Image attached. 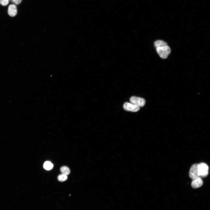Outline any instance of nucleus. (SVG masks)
<instances>
[{
  "instance_id": "nucleus-1",
  "label": "nucleus",
  "mask_w": 210,
  "mask_h": 210,
  "mask_svg": "<svg viewBox=\"0 0 210 210\" xmlns=\"http://www.w3.org/2000/svg\"><path fill=\"white\" fill-rule=\"evenodd\" d=\"M157 53L162 58L166 59L171 52V49L168 45L156 48Z\"/></svg>"
},
{
  "instance_id": "nucleus-2",
  "label": "nucleus",
  "mask_w": 210,
  "mask_h": 210,
  "mask_svg": "<svg viewBox=\"0 0 210 210\" xmlns=\"http://www.w3.org/2000/svg\"><path fill=\"white\" fill-rule=\"evenodd\" d=\"M198 173L200 177H205L208 174L209 167L206 163L202 162L198 164Z\"/></svg>"
},
{
  "instance_id": "nucleus-3",
  "label": "nucleus",
  "mask_w": 210,
  "mask_h": 210,
  "mask_svg": "<svg viewBox=\"0 0 210 210\" xmlns=\"http://www.w3.org/2000/svg\"><path fill=\"white\" fill-rule=\"evenodd\" d=\"M131 103L134 104L139 107H143L145 104V100L142 98L133 97L130 99Z\"/></svg>"
},
{
  "instance_id": "nucleus-4",
  "label": "nucleus",
  "mask_w": 210,
  "mask_h": 210,
  "mask_svg": "<svg viewBox=\"0 0 210 210\" xmlns=\"http://www.w3.org/2000/svg\"><path fill=\"white\" fill-rule=\"evenodd\" d=\"M198 164L193 165L191 167L189 172L190 177L194 179L199 177L198 173Z\"/></svg>"
},
{
  "instance_id": "nucleus-5",
  "label": "nucleus",
  "mask_w": 210,
  "mask_h": 210,
  "mask_svg": "<svg viewBox=\"0 0 210 210\" xmlns=\"http://www.w3.org/2000/svg\"><path fill=\"white\" fill-rule=\"evenodd\" d=\"M123 107L126 111L133 112H137L140 109V107H139L132 103L128 102L125 103L124 104Z\"/></svg>"
},
{
  "instance_id": "nucleus-6",
  "label": "nucleus",
  "mask_w": 210,
  "mask_h": 210,
  "mask_svg": "<svg viewBox=\"0 0 210 210\" xmlns=\"http://www.w3.org/2000/svg\"><path fill=\"white\" fill-rule=\"evenodd\" d=\"M203 183V182L202 179L200 177H199L193 179L192 182L191 186L193 188H198L202 186Z\"/></svg>"
},
{
  "instance_id": "nucleus-7",
  "label": "nucleus",
  "mask_w": 210,
  "mask_h": 210,
  "mask_svg": "<svg viewBox=\"0 0 210 210\" xmlns=\"http://www.w3.org/2000/svg\"><path fill=\"white\" fill-rule=\"evenodd\" d=\"M17 10L16 5L15 4L10 5L9 7L8 13L11 17H14L17 14Z\"/></svg>"
},
{
  "instance_id": "nucleus-8",
  "label": "nucleus",
  "mask_w": 210,
  "mask_h": 210,
  "mask_svg": "<svg viewBox=\"0 0 210 210\" xmlns=\"http://www.w3.org/2000/svg\"><path fill=\"white\" fill-rule=\"evenodd\" d=\"M154 45L156 48L159 47L167 45V43L164 41L158 40L155 41L154 43Z\"/></svg>"
},
{
  "instance_id": "nucleus-9",
  "label": "nucleus",
  "mask_w": 210,
  "mask_h": 210,
  "mask_svg": "<svg viewBox=\"0 0 210 210\" xmlns=\"http://www.w3.org/2000/svg\"><path fill=\"white\" fill-rule=\"evenodd\" d=\"M53 164L51 162L47 161L44 163L43 167L47 170H50L53 168Z\"/></svg>"
},
{
  "instance_id": "nucleus-10",
  "label": "nucleus",
  "mask_w": 210,
  "mask_h": 210,
  "mask_svg": "<svg viewBox=\"0 0 210 210\" xmlns=\"http://www.w3.org/2000/svg\"><path fill=\"white\" fill-rule=\"evenodd\" d=\"M60 171L63 174L68 175L70 173V170L67 167L64 166L62 167L60 169Z\"/></svg>"
},
{
  "instance_id": "nucleus-11",
  "label": "nucleus",
  "mask_w": 210,
  "mask_h": 210,
  "mask_svg": "<svg viewBox=\"0 0 210 210\" xmlns=\"http://www.w3.org/2000/svg\"><path fill=\"white\" fill-rule=\"evenodd\" d=\"M67 179V175L63 174L59 175L58 177V180L61 182L64 181L66 180Z\"/></svg>"
},
{
  "instance_id": "nucleus-12",
  "label": "nucleus",
  "mask_w": 210,
  "mask_h": 210,
  "mask_svg": "<svg viewBox=\"0 0 210 210\" xmlns=\"http://www.w3.org/2000/svg\"><path fill=\"white\" fill-rule=\"evenodd\" d=\"M10 0H0V4L3 6H6L9 3Z\"/></svg>"
},
{
  "instance_id": "nucleus-13",
  "label": "nucleus",
  "mask_w": 210,
  "mask_h": 210,
  "mask_svg": "<svg viewBox=\"0 0 210 210\" xmlns=\"http://www.w3.org/2000/svg\"><path fill=\"white\" fill-rule=\"evenodd\" d=\"M22 0H11V1L15 5H18L20 4Z\"/></svg>"
}]
</instances>
